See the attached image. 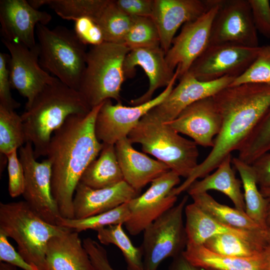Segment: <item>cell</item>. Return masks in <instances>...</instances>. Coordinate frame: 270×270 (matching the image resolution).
I'll return each mask as SVG.
<instances>
[{"label":"cell","mask_w":270,"mask_h":270,"mask_svg":"<svg viewBox=\"0 0 270 270\" xmlns=\"http://www.w3.org/2000/svg\"><path fill=\"white\" fill-rule=\"evenodd\" d=\"M220 114V130L206 158L173 190L178 196L199 178L216 170L231 153L238 151L270 108V85L228 86L212 96Z\"/></svg>","instance_id":"6da1fadb"},{"label":"cell","mask_w":270,"mask_h":270,"mask_svg":"<svg viewBox=\"0 0 270 270\" xmlns=\"http://www.w3.org/2000/svg\"><path fill=\"white\" fill-rule=\"evenodd\" d=\"M102 104L87 114L68 116L50 142L46 156L52 164V192L63 218H74L76 188L86 168L102 149L103 144L94 132L96 118Z\"/></svg>","instance_id":"7a4b0ae2"},{"label":"cell","mask_w":270,"mask_h":270,"mask_svg":"<svg viewBox=\"0 0 270 270\" xmlns=\"http://www.w3.org/2000/svg\"><path fill=\"white\" fill-rule=\"evenodd\" d=\"M92 109L82 94L58 79L46 85L21 114L26 142L37 160L46 156L52 134L70 116L86 114Z\"/></svg>","instance_id":"3957f363"},{"label":"cell","mask_w":270,"mask_h":270,"mask_svg":"<svg viewBox=\"0 0 270 270\" xmlns=\"http://www.w3.org/2000/svg\"><path fill=\"white\" fill-rule=\"evenodd\" d=\"M70 230L47 222L24 200L0 203V230L14 239L22 257L40 270H46V252L49 240Z\"/></svg>","instance_id":"277c9868"},{"label":"cell","mask_w":270,"mask_h":270,"mask_svg":"<svg viewBox=\"0 0 270 270\" xmlns=\"http://www.w3.org/2000/svg\"><path fill=\"white\" fill-rule=\"evenodd\" d=\"M39 64L48 72L78 91L86 67L88 51L74 30L58 26L50 29L36 26Z\"/></svg>","instance_id":"5b68a950"},{"label":"cell","mask_w":270,"mask_h":270,"mask_svg":"<svg viewBox=\"0 0 270 270\" xmlns=\"http://www.w3.org/2000/svg\"><path fill=\"white\" fill-rule=\"evenodd\" d=\"M128 138L139 144L145 153L166 164L170 170L186 178L198 165L197 144L186 139L166 123L144 115Z\"/></svg>","instance_id":"8992f818"},{"label":"cell","mask_w":270,"mask_h":270,"mask_svg":"<svg viewBox=\"0 0 270 270\" xmlns=\"http://www.w3.org/2000/svg\"><path fill=\"white\" fill-rule=\"evenodd\" d=\"M130 51L124 44L108 42L88 51L78 92L91 109L107 100L121 102L120 92L126 79L124 63Z\"/></svg>","instance_id":"52a82bcc"},{"label":"cell","mask_w":270,"mask_h":270,"mask_svg":"<svg viewBox=\"0 0 270 270\" xmlns=\"http://www.w3.org/2000/svg\"><path fill=\"white\" fill-rule=\"evenodd\" d=\"M188 200L185 196L144 230L140 247L144 270H157L164 260L173 258L184 250L188 238L183 214Z\"/></svg>","instance_id":"ba28073f"},{"label":"cell","mask_w":270,"mask_h":270,"mask_svg":"<svg viewBox=\"0 0 270 270\" xmlns=\"http://www.w3.org/2000/svg\"><path fill=\"white\" fill-rule=\"evenodd\" d=\"M18 154L24 173V201L42 220L58 225L62 216L52 192L50 162L48 158L38 162L30 142L19 148Z\"/></svg>","instance_id":"9c48e42d"},{"label":"cell","mask_w":270,"mask_h":270,"mask_svg":"<svg viewBox=\"0 0 270 270\" xmlns=\"http://www.w3.org/2000/svg\"><path fill=\"white\" fill-rule=\"evenodd\" d=\"M178 75L176 70L171 82L163 92L144 104L126 106L121 102L113 104L110 100L104 102L94 122V132L98 140L102 143L115 144L120 139L128 137L141 118L168 96L174 88Z\"/></svg>","instance_id":"30bf717a"},{"label":"cell","mask_w":270,"mask_h":270,"mask_svg":"<svg viewBox=\"0 0 270 270\" xmlns=\"http://www.w3.org/2000/svg\"><path fill=\"white\" fill-rule=\"evenodd\" d=\"M208 10L197 19L183 25L166 54L169 67L178 72L180 78L210 45V30L220 0H208ZM175 71V70H174Z\"/></svg>","instance_id":"8fae6325"},{"label":"cell","mask_w":270,"mask_h":270,"mask_svg":"<svg viewBox=\"0 0 270 270\" xmlns=\"http://www.w3.org/2000/svg\"><path fill=\"white\" fill-rule=\"evenodd\" d=\"M259 49L260 46L250 48L232 44L210 45L188 72L202 82L226 76L236 78L252 63Z\"/></svg>","instance_id":"7c38bea8"},{"label":"cell","mask_w":270,"mask_h":270,"mask_svg":"<svg viewBox=\"0 0 270 270\" xmlns=\"http://www.w3.org/2000/svg\"><path fill=\"white\" fill-rule=\"evenodd\" d=\"M180 176L170 170L151 182L142 195L128 202L130 218L124 224L128 233L136 236L174 206L178 196L170 195L180 184Z\"/></svg>","instance_id":"4fadbf2b"},{"label":"cell","mask_w":270,"mask_h":270,"mask_svg":"<svg viewBox=\"0 0 270 270\" xmlns=\"http://www.w3.org/2000/svg\"><path fill=\"white\" fill-rule=\"evenodd\" d=\"M222 44L259 46L248 0H220L212 24L209 46Z\"/></svg>","instance_id":"5bb4252c"},{"label":"cell","mask_w":270,"mask_h":270,"mask_svg":"<svg viewBox=\"0 0 270 270\" xmlns=\"http://www.w3.org/2000/svg\"><path fill=\"white\" fill-rule=\"evenodd\" d=\"M2 41L10 54L8 68L12 88L27 98L26 106H28L46 85L58 78L40 66L37 45L30 48L2 38Z\"/></svg>","instance_id":"9a60e30c"},{"label":"cell","mask_w":270,"mask_h":270,"mask_svg":"<svg viewBox=\"0 0 270 270\" xmlns=\"http://www.w3.org/2000/svg\"><path fill=\"white\" fill-rule=\"evenodd\" d=\"M235 78L226 76L212 81L202 82L188 72L178 79V84L168 96L145 115L163 122L172 121L188 106L212 97L230 86Z\"/></svg>","instance_id":"2e32d148"},{"label":"cell","mask_w":270,"mask_h":270,"mask_svg":"<svg viewBox=\"0 0 270 270\" xmlns=\"http://www.w3.org/2000/svg\"><path fill=\"white\" fill-rule=\"evenodd\" d=\"M50 14L32 7L26 0H0V31L4 39L20 44L30 48L37 45L36 26L48 24Z\"/></svg>","instance_id":"e0dca14e"},{"label":"cell","mask_w":270,"mask_h":270,"mask_svg":"<svg viewBox=\"0 0 270 270\" xmlns=\"http://www.w3.org/2000/svg\"><path fill=\"white\" fill-rule=\"evenodd\" d=\"M164 123L192 138L197 145L212 148L222 118L213 97H210L190 104L174 120Z\"/></svg>","instance_id":"ac0fdd59"},{"label":"cell","mask_w":270,"mask_h":270,"mask_svg":"<svg viewBox=\"0 0 270 270\" xmlns=\"http://www.w3.org/2000/svg\"><path fill=\"white\" fill-rule=\"evenodd\" d=\"M208 0H154L152 18L158 28L160 46L166 54L179 28L210 8Z\"/></svg>","instance_id":"d6986e66"},{"label":"cell","mask_w":270,"mask_h":270,"mask_svg":"<svg viewBox=\"0 0 270 270\" xmlns=\"http://www.w3.org/2000/svg\"><path fill=\"white\" fill-rule=\"evenodd\" d=\"M166 54L160 47L140 48L130 50L124 60L125 78H132L136 74V67L140 66L149 80L148 90L142 96L130 100L133 106H138L151 100L158 88L166 87L173 78L175 71L168 66Z\"/></svg>","instance_id":"ffe728a7"},{"label":"cell","mask_w":270,"mask_h":270,"mask_svg":"<svg viewBox=\"0 0 270 270\" xmlns=\"http://www.w3.org/2000/svg\"><path fill=\"white\" fill-rule=\"evenodd\" d=\"M140 192L124 180L109 188L94 189L79 182L73 200L74 219H82L112 210L138 196Z\"/></svg>","instance_id":"44dd1931"},{"label":"cell","mask_w":270,"mask_h":270,"mask_svg":"<svg viewBox=\"0 0 270 270\" xmlns=\"http://www.w3.org/2000/svg\"><path fill=\"white\" fill-rule=\"evenodd\" d=\"M124 180L136 192L170 170L164 163L135 150L128 137L114 144Z\"/></svg>","instance_id":"7402d4cb"},{"label":"cell","mask_w":270,"mask_h":270,"mask_svg":"<svg viewBox=\"0 0 270 270\" xmlns=\"http://www.w3.org/2000/svg\"><path fill=\"white\" fill-rule=\"evenodd\" d=\"M46 262V270H94L78 232L72 229L49 240Z\"/></svg>","instance_id":"603a6c76"},{"label":"cell","mask_w":270,"mask_h":270,"mask_svg":"<svg viewBox=\"0 0 270 270\" xmlns=\"http://www.w3.org/2000/svg\"><path fill=\"white\" fill-rule=\"evenodd\" d=\"M265 248L255 256L240 258L213 252L204 245L187 244L182 254L192 264L205 270H267Z\"/></svg>","instance_id":"cb8c5ba5"},{"label":"cell","mask_w":270,"mask_h":270,"mask_svg":"<svg viewBox=\"0 0 270 270\" xmlns=\"http://www.w3.org/2000/svg\"><path fill=\"white\" fill-rule=\"evenodd\" d=\"M232 156L226 158L216 169L201 180L194 182L186 190L190 196L208 192L210 190L220 192L232 201L234 208L244 212L246 210L244 194L242 192V182L236 178L231 166Z\"/></svg>","instance_id":"d4e9b609"},{"label":"cell","mask_w":270,"mask_h":270,"mask_svg":"<svg viewBox=\"0 0 270 270\" xmlns=\"http://www.w3.org/2000/svg\"><path fill=\"white\" fill-rule=\"evenodd\" d=\"M184 212L188 244L203 245L208 239L220 234H233L251 237L264 230L247 231L226 226L210 216L194 202L186 206Z\"/></svg>","instance_id":"484cf974"},{"label":"cell","mask_w":270,"mask_h":270,"mask_svg":"<svg viewBox=\"0 0 270 270\" xmlns=\"http://www.w3.org/2000/svg\"><path fill=\"white\" fill-rule=\"evenodd\" d=\"M102 144L98 156L88 166L80 180L94 189L111 187L124 180L114 144Z\"/></svg>","instance_id":"4316f807"},{"label":"cell","mask_w":270,"mask_h":270,"mask_svg":"<svg viewBox=\"0 0 270 270\" xmlns=\"http://www.w3.org/2000/svg\"><path fill=\"white\" fill-rule=\"evenodd\" d=\"M266 230L251 237L233 234H218L208 239L203 245L210 251L221 255L252 257L262 252L268 244L265 238Z\"/></svg>","instance_id":"83f0119b"},{"label":"cell","mask_w":270,"mask_h":270,"mask_svg":"<svg viewBox=\"0 0 270 270\" xmlns=\"http://www.w3.org/2000/svg\"><path fill=\"white\" fill-rule=\"evenodd\" d=\"M232 163L240 174L244 188L246 213L260 228L266 230L268 200L258 188L256 176L252 165L238 157L232 158Z\"/></svg>","instance_id":"f1b7e54d"},{"label":"cell","mask_w":270,"mask_h":270,"mask_svg":"<svg viewBox=\"0 0 270 270\" xmlns=\"http://www.w3.org/2000/svg\"><path fill=\"white\" fill-rule=\"evenodd\" d=\"M193 202L218 222L235 228L256 232L264 230L254 222L244 212L222 204L208 192L191 196Z\"/></svg>","instance_id":"f546056e"},{"label":"cell","mask_w":270,"mask_h":270,"mask_svg":"<svg viewBox=\"0 0 270 270\" xmlns=\"http://www.w3.org/2000/svg\"><path fill=\"white\" fill-rule=\"evenodd\" d=\"M122 224L110 225L97 232V238L102 244H114L121 251L128 270H144L143 253L140 247L135 246L126 234Z\"/></svg>","instance_id":"4dcf8cb0"},{"label":"cell","mask_w":270,"mask_h":270,"mask_svg":"<svg viewBox=\"0 0 270 270\" xmlns=\"http://www.w3.org/2000/svg\"><path fill=\"white\" fill-rule=\"evenodd\" d=\"M133 20L134 17L120 10L114 0H108L94 21L102 30L105 42L124 44Z\"/></svg>","instance_id":"1f68e13d"},{"label":"cell","mask_w":270,"mask_h":270,"mask_svg":"<svg viewBox=\"0 0 270 270\" xmlns=\"http://www.w3.org/2000/svg\"><path fill=\"white\" fill-rule=\"evenodd\" d=\"M26 142L21 116L0 106V152L6 155Z\"/></svg>","instance_id":"d6a6232c"},{"label":"cell","mask_w":270,"mask_h":270,"mask_svg":"<svg viewBox=\"0 0 270 270\" xmlns=\"http://www.w3.org/2000/svg\"><path fill=\"white\" fill-rule=\"evenodd\" d=\"M128 202L112 210L82 219L60 218L58 224L80 232L87 230H98L104 227L118 224H124L130 218Z\"/></svg>","instance_id":"836d02e7"},{"label":"cell","mask_w":270,"mask_h":270,"mask_svg":"<svg viewBox=\"0 0 270 270\" xmlns=\"http://www.w3.org/2000/svg\"><path fill=\"white\" fill-rule=\"evenodd\" d=\"M108 0H46L49 6L60 18L75 21L82 17L94 20L107 4Z\"/></svg>","instance_id":"e575fe53"},{"label":"cell","mask_w":270,"mask_h":270,"mask_svg":"<svg viewBox=\"0 0 270 270\" xmlns=\"http://www.w3.org/2000/svg\"><path fill=\"white\" fill-rule=\"evenodd\" d=\"M238 152V158L250 164L270 152V108Z\"/></svg>","instance_id":"d590c367"},{"label":"cell","mask_w":270,"mask_h":270,"mask_svg":"<svg viewBox=\"0 0 270 270\" xmlns=\"http://www.w3.org/2000/svg\"><path fill=\"white\" fill-rule=\"evenodd\" d=\"M124 44L130 50L160 47L158 32L152 18L134 17Z\"/></svg>","instance_id":"8d00e7d4"},{"label":"cell","mask_w":270,"mask_h":270,"mask_svg":"<svg viewBox=\"0 0 270 270\" xmlns=\"http://www.w3.org/2000/svg\"><path fill=\"white\" fill-rule=\"evenodd\" d=\"M245 84L270 85V44L260 46L258 55L248 69L230 86Z\"/></svg>","instance_id":"74e56055"},{"label":"cell","mask_w":270,"mask_h":270,"mask_svg":"<svg viewBox=\"0 0 270 270\" xmlns=\"http://www.w3.org/2000/svg\"><path fill=\"white\" fill-rule=\"evenodd\" d=\"M8 160V192L12 198L22 195L24 188V173L23 166L16 150L6 155Z\"/></svg>","instance_id":"f35d334b"},{"label":"cell","mask_w":270,"mask_h":270,"mask_svg":"<svg viewBox=\"0 0 270 270\" xmlns=\"http://www.w3.org/2000/svg\"><path fill=\"white\" fill-rule=\"evenodd\" d=\"M74 31L80 40L86 46H96L105 42L100 27L90 18L82 17L75 20Z\"/></svg>","instance_id":"ab89813d"},{"label":"cell","mask_w":270,"mask_h":270,"mask_svg":"<svg viewBox=\"0 0 270 270\" xmlns=\"http://www.w3.org/2000/svg\"><path fill=\"white\" fill-rule=\"evenodd\" d=\"M9 58L10 56L8 54L0 53V106L14 110L18 108L20 104L12 95L8 68Z\"/></svg>","instance_id":"60d3db41"},{"label":"cell","mask_w":270,"mask_h":270,"mask_svg":"<svg viewBox=\"0 0 270 270\" xmlns=\"http://www.w3.org/2000/svg\"><path fill=\"white\" fill-rule=\"evenodd\" d=\"M256 28L270 38V2L268 0H248Z\"/></svg>","instance_id":"b9f144b4"},{"label":"cell","mask_w":270,"mask_h":270,"mask_svg":"<svg viewBox=\"0 0 270 270\" xmlns=\"http://www.w3.org/2000/svg\"><path fill=\"white\" fill-rule=\"evenodd\" d=\"M0 261L18 267L24 270H40L37 267L26 261L9 242L8 236L0 230Z\"/></svg>","instance_id":"7bdbcfd3"},{"label":"cell","mask_w":270,"mask_h":270,"mask_svg":"<svg viewBox=\"0 0 270 270\" xmlns=\"http://www.w3.org/2000/svg\"><path fill=\"white\" fill-rule=\"evenodd\" d=\"M82 244L94 270H114L108 261L106 250L100 244L90 238L84 239Z\"/></svg>","instance_id":"ee69618b"},{"label":"cell","mask_w":270,"mask_h":270,"mask_svg":"<svg viewBox=\"0 0 270 270\" xmlns=\"http://www.w3.org/2000/svg\"><path fill=\"white\" fill-rule=\"evenodd\" d=\"M117 6L132 17H152L154 0H115Z\"/></svg>","instance_id":"f6af8a7d"},{"label":"cell","mask_w":270,"mask_h":270,"mask_svg":"<svg viewBox=\"0 0 270 270\" xmlns=\"http://www.w3.org/2000/svg\"><path fill=\"white\" fill-rule=\"evenodd\" d=\"M260 188H270V152L259 156L251 164Z\"/></svg>","instance_id":"bcb514c9"},{"label":"cell","mask_w":270,"mask_h":270,"mask_svg":"<svg viewBox=\"0 0 270 270\" xmlns=\"http://www.w3.org/2000/svg\"><path fill=\"white\" fill-rule=\"evenodd\" d=\"M168 270H206L190 263L181 254L172 258Z\"/></svg>","instance_id":"7dc6e473"},{"label":"cell","mask_w":270,"mask_h":270,"mask_svg":"<svg viewBox=\"0 0 270 270\" xmlns=\"http://www.w3.org/2000/svg\"><path fill=\"white\" fill-rule=\"evenodd\" d=\"M262 195L268 200L266 222L268 228H270V188H260Z\"/></svg>","instance_id":"c3c4849f"},{"label":"cell","mask_w":270,"mask_h":270,"mask_svg":"<svg viewBox=\"0 0 270 270\" xmlns=\"http://www.w3.org/2000/svg\"><path fill=\"white\" fill-rule=\"evenodd\" d=\"M28 1L32 7L37 10L40 6L46 5V0H29Z\"/></svg>","instance_id":"681fc988"},{"label":"cell","mask_w":270,"mask_h":270,"mask_svg":"<svg viewBox=\"0 0 270 270\" xmlns=\"http://www.w3.org/2000/svg\"><path fill=\"white\" fill-rule=\"evenodd\" d=\"M16 266L6 262H0V270H16Z\"/></svg>","instance_id":"f907efd6"},{"label":"cell","mask_w":270,"mask_h":270,"mask_svg":"<svg viewBox=\"0 0 270 270\" xmlns=\"http://www.w3.org/2000/svg\"><path fill=\"white\" fill-rule=\"evenodd\" d=\"M267 258V270H270V244H268L265 248Z\"/></svg>","instance_id":"816d5d0a"},{"label":"cell","mask_w":270,"mask_h":270,"mask_svg":"<svg viewBox=\"0 0 270 270\" xmlns=\"http://www.w3.org/2000/svg\"><path fill=\"white\" fill-rule=\"evenodd\" d=\"M265 238L268 244H270V228L265 230Z\"/></svg>","instance_id":"f5cc1de1"},{"label":"cell","mask_w":270,"mask_h":270,"mask_svg":"<svg viewBox=\"0 0 270 270\" xmlns=\"http://www.w3.org/2000/svg\"></svg>","instance_id":"db71d44e"}]
</instances>
